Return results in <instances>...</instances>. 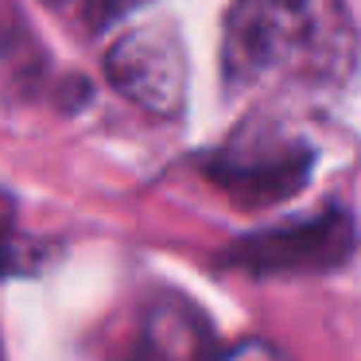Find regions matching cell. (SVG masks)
Here are the masks:
<instances>
[{
    "instance_id": "6da1fadb",
    "label": "cell",
    "mask_w": 361,
    "mask_h": 361,
    "mask_svg": "<svg viewBox=\"0 0 361 361\" xmlns=\"http://www.w3.org/2000/svg\"><path fill=\"white\" fill-rule=\"evenodd\" d=\"M221 71L233 90L342 86L353 71L345 0H233L221 35Z\"/></svg>"
},
{
    "instance_id": "7a4b0ae2",
    "label": "cell",
    "mask_w": 361,
    "mask_h": 361,
    "mask_svg": "<svg viewBox=\"0 0 361 361\" xmlns=\"http://www.w3.org/2000/svg\"><path fill=\"white\" fill-rule=\"evenodd\" d=\"M314 152L272 121H249L202 156V175L241 206H272L307 187Z\"/></svg>"
},
{
    "instance_id": "3957f363",
    "label": "cell",
    "mask_w": 361,
    "mask_h": 361,
    "mask_svg": "<svg viewBox=\"0 0 361 361\" xmlns=\"http://www.w3.org/2000/svg\"><path fill=\"white\" fill-rule=\"evenodd\" d=\"M105 74L121 97L156 117H175L187 102V47L171 24H144L125 32L105 55Z\"/></svg>"
},
{
    "instance_id": "277c9868",
    "label": "cell",
    "mask_w": 361,
    "mask_h": 361,
    "mask_svg": "<svg viewBox=\"0 0 361 361\" xmlns=\"http://www.w3.org/2000/svg\"><path fill=\"white\" fill-rule=\"evenodd\" d=\"M353 252V221L345 210H322L314 218L252 233L226 252V264L260 276H295V272H330L342 268Z\"/></svg>"
},
{
    "instance_id": "5b68a950",
    "label": "cell",
    "mask_w": 361,
    "mask_h": 361,
    "mask_svg": "<svg viewBox=\"0 0 361 361\" xmlns=\"http://www.w3.org/2000/svg\"><path fill=\"white\" fill-rule=\"evenodd\" d=\"M133 361H221L210 319L179 291H167L144 311Z\"/></svg>"
},
{
    "instance_id": "8992f818",
    "label": "cell",
    "mask_w": 361,
    "mask_h": 361,
    "mask_svg": "<svg viewBox=\"0 0 361 361\" xmlns=\"http://www.w3.org/2000/svg\"><path fill=\"white\" fill-rule=\"evenodd\" d=\"M35 268V245L20 233L16 226V206L8 195H0V280L20 276Z\"/></svg>"
},
{
    "instance_id": "52a82bcc",
    "label": "cell",
    "mask_w": 361,
    "mask_h": 361,
    "mask_svg": "<svg viewBox=\"0 0 361 361\" xmlns=\"http://www.w3.org/2000/svg\"><path fill=\"white\" fill-rule=\"evenodd\" d=\"M221 361H291V357L283 350H276L272 342H264V338H249L237 350L221 353Z\"/></svg>"
}]
</instances>
